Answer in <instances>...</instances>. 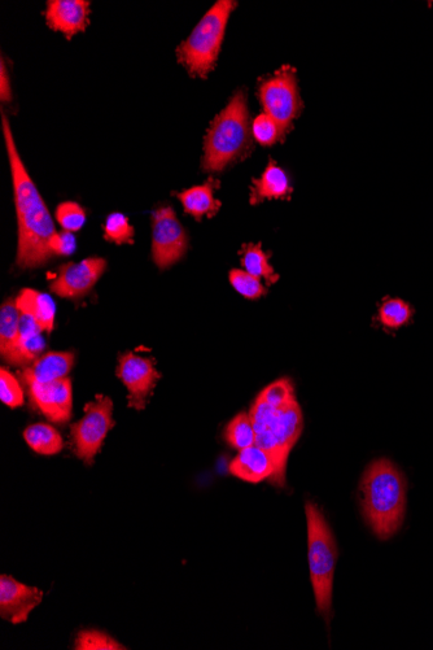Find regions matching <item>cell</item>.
<instances>
[{
  "label": "cell",
  "instance_id": "27",
  "mask_svg": "<svg viewBox=\"0 0 433 650\" xmlns=\"http://www.w3.org/2000/svg\"><path fill=\"white\" fill-rule=\"evenodd\" d=\"M74 649L77 650H124L121 645L111 636L98 630H85L78 634Z\"/></svg>",
  "mask_w": 433,
  "mask_h": 650
},
{
  "label": "cell",
  "instance_id": "25",
  "mask_svg": "<svg viewBox=\"0 0 433 650\" xmlns=\"http://www.w3.org/2000/svg\"><path fill=\"white\" fill-rule=\"evenodd\" d=\"M252 134L261 146H273L284 137V130L277 121L266 113L257 116L252 124Z\"/></svg>",
  "mask_w": 433,
  "mask_h": 650
},
{
  "label": "cell",
  "instance_id": "14",
  "mask_svg": "<svg viewBox=\"0 0 433 650\" xmlns=\"http://www.w3.org/2000/svg\"><path fill=\"white\" fill-rule=\"evenodd\" d=\"M90 2L86 0H51L47 3V24L68 38L83 32L89 25Z\"/></svg>",
  "mask_w": 433,
  "mask_h": 650
},
{
  "label": "cell",
  "instance_id": "8",
  "mask_svg": "<svg viewBox=\"0 0 433 650\" xmlns=\"http://www.w3.org/2000/svg\"><path fill=\"white\" fill-rule=\"evenodd\" d=\"M113 426L112 400L107 396H96L95 401L86 404L85 416L72 426L73 447L77 457L87 465L93 464L96 453L102 448Z\"/></svg>",
  "mask_w": 433,
  "mask_h": 650
},
{
  "label": "cell",
  "instance_id": "13",
  "mask_svg": "<svg viewBox=\"0 0 433 650\" xmlns=\"http://www.w3.org/2000/svg\"><path fill=\"white\" fill-rule=\"evenodd\" d=\"M43 592L17 582L10 575L0 577V617L13 625L28 621L29 614L41 604Z\"/></svg>",
  "mask_w": 433,
  "mask_h": 650
},
{
  "label": "cell",
  "instance_id": "30",
  "mask_svg": "<svg viewBox=\"0 0 433 650\" xmlns=\"http://www.w3.org/2000/svg\"><path fill=\"white\" fill-rule=\"evenodd\" d=\"M0 400L10 408H19L24 404L23 388L6 368L0 370Z\"/></svg>",
  "mask_w": 433,
  "mask_h": 650
},
{
  "label": "cell",
  "instance_id": "32",
  "mask_svg": "<svg viewBox=\"0 0 433 650\" xmlns=\"http://www.w3.org/2000/svg\"><path fill=\"white\" fill-rule=\"evenodd\" d=\"M0 97H2V102H10L12 94H11V85H10V78H8V74L6 71V65H4V61H2V68H0Z\"/></svg>",
  "mask_w": 433,
  "mask_h": 650
},
{
  "label": "cell",
  "instance_id": "1",
  "mask_svg": "<svg viewBox=\"0 0 433 650\" xmlns=\"http://www.w3.org/2000/svg\"><path fill=\"white\" fill-rule=\"evenodd\" d=\"M7 154L10 157L17 221H19V248L17 265L23 269L38 268L52 257L51 238L56 234L54 221L41 194L24 167L13 141L10 122L2 119Z\"/></svg>",
  "mask_w": 433,
  "mask_h": 650
},
{
  "label": "cell",
  "instance_id": "3",
  "mask_svg": "<svg viewBox=\"0 0 433 650\" xmlns=\"http://www.w3.org/2000/svg\"><path fill=\"white\" fill-rule=\"evenodd\" d=\"M249 417L256 431V446L268 452L274 461L275 471L269 481L274 486L283 487L288 457L303 433V410L296 399L275 407L257 396Z\"/></svg>",
  "mask_w": 433,
  "mask_h": 650
},
{
  "label": "cell",
  "instance_id": "16",
  "mask_svg": "<svg viewBox=\"0 0 433 650\" xmlns=\"http://www.w3.org/2000/svg\"><path fill=\"white\" fill-rule=\"evenodd\" d=\"M74 365V355L71 352H50L39 357L30 368L20 373L26 383H50L67 378Z\"/></svg>",
  "mask_w": 433,
  "mask_h": 650
},
{
  "label": "cell",
  "instance_id": "18",
  "mask_svg": "<svg viewBox=\"0 0 433 650\" xmlns=\"http://www.w3.org/2000/svg\"><path fill=\"white\" fill-rule=\"evenodd\" d=\"M218 187H220V181L211 178L204 185L182 191V193L177 194V198L182 203L187 215L201 221L204 216L212 218L220 211L221 202L214 198V190H217Z\"/></svg>",
  "mask_w": 433,
  "mask_h": 650
},
{
  "label": "cell",
  "instance_id": "12",
  "mask_svg": "<svg viewBox=\"0 0 433 650\" xmlns=\"http://www.w3.org/2000/svg\"><path fill=\"white\" fill-rule=\"evenodd\" d=\"M30 400L48 420L65 423L72 417L73 391L69 378L50 383H26Z\"/></svg>",
  "mask_w": 433,
  "mask_h": 650
},
{
  "label": "cell",
  "instance_id": "29",
  "mask_svg": "<svg viewBox=\"0 0 433 650\" xmlns=\"http://www.w3.org/2000/svg\"><path fill=\"white\" fill-rule=\"evenodd\" d=\"M56 218H58L61 228L69 233H76L85 225L86 213L80 204L67 202L60 204L56 209Z\"/></svg>",
  "mask_w": 433,
  "mask_h": 650
},
{
  "label": "cell",
  "instance_id": "6",
  "mask_svg": "<svg viewBox=\"0 0 433 650\" xmlns=\"http://www.w3.org/2000/svg\"><path fill=\"white\" fill-rule=\"evenodd\" d=\"M233 0H220L205 13L203 19L191 33V36L179 46L177 51L179 63L191 74L207 78L214 68L220 54L227 21L235 10Z\"/></svg>",
  "mask_w": 433,
  "mask_h": 650
},
{
  "label": "cell",
  "instance_id": "2",
  "mask_svg": "<svg viewBox=\"0 0 433 650\" xmlns=\"http://www.w3.org/2000/svg\"><path fill=\"white\" fill-rule=\"evenodd\" d=\"M362 512L380 540L396 534L404 522L406 481L391 461L382 458L369 465L361 481Z\"/></svg>",
  "mask_w": 433,
  "mask_h": 650
},
{
  "label": "cell",
  "instance_id": "15",
  "mask_svg": "<svg viewBox=\"0 0 433 650\" xmlns=\"http://www.w3.org/2000/svg\"><path fill=\"white\" fill-rule=\"evenodd\" d=\"M230 474L248 483H261L274 475L273 458L264 449L252 446L239 451L238 456L230 462Z\"/></svg>",
  "mask_w": 433,
  "mask_h": 650
},
{
  "label": "cell",
  "instance_id": "5",
  "mask_svg": "<svg viewBox=\"0 0 433 650\" xmlns=\"http://www.w3.org/2000/svg\"><path fill=\"white\" fill-rule=\"evenodd\" d=\"M305 514L308 522L310 579H312L318 612L326 618L327 622H330L338 547L321 509L308 501L305 504Z\"/></svg>",
  "mask_w": 433,
  "mask_h": 650
},
{
  "label": "cell",
  "instance_id": "17",
  "mask_svg": "<svg viewBox=\"0 0 433 650\" xmlns=\"http://www.w3.org/2000/svg\"><path fill=\"white\" fill-rule=\"evenodd\" d=\"M292 186L290 177L273 159L258 180H253L251 204L256 205L265 200L290 199Z\"/></svg>",
  "mask_w": 433,
  "mask_h": 650
},
{
  "label": "cell",
  "instance_id": "10",
  "mask_svg": "<svg viewBox=\"0 0 433 650\" xmlns=\"http://www.w3.org/2000/svg\"><path fill=\"white\" fill-rule=\"evenodd\" d=\"M117 377L128 388L129 407L143 410L147 407L148 399L155 390L161 374L157 372L155 361L129 352L120 357Z\"/></svg>",
  "mask_w": 433,
  "mask_h": 650
},
{
  "label": "cell",
  "instance_id": "7",
  "mask_svg": "<svg viewBox=\"0 0 433 650\" xmlns=\"http://www.w3.org/2000/svg\"><path fill=\"white\" fill-rule=\"evenodd\" d=\"M258 98L264 113L287 132L303 109L295 69L291 65H283L273 76L265 78L258 87Z\"/></svg>",
  "mask_w": 433,
  "mask_h": 650
},
{
  "label": "cell",
  "instance_id": "21",
  "mask_svg": "<svg viewBox=\"0 0 433 650\" xmlns=\"http://www.w3.org/2000/svg\"><path fill=\"white\" fill-rule=\"evenodd\" d=\"M26 444L39 455L54 456L63 451L64 442L55 427L36 423L24 431Z\"/></svg>",
  "mask_w": 433,
  "mask_h": 650
},
{
  "label": "cell",
  "instance_id": "11",
  "mask_svg": "<svg viewBox=\"0 0 433 650\" xmlns=\"http://www.w3.org/2000/svg\"><path fill=\"white\" fill-rule=\"evenodd\" d=\"M106 268L107 261L100 257L60 266L58 273L51 277V291L60 298L80 299L93 290Z\"/></svg>",
  "mask_w": 433,
  "mask_h": 650
},
{
  "label": "cell",
  "instance_id": "22",
  "mask_svg": "<svg viewBox=\"0 0 433 650\" xmlns=\"http://www.w3.org/2000/svg\"><path fill=\"white\" fill-rule=\"evenodd\" d=\"M242 265L247 273L256 278H264L269 285H274L279 281V276L275 273L273 266L270 265L268 253L262 251L260 243L244 244L242 251Z\"/></svg>",
  "mask_w": 433,
  "mask_h": 650
},
{
  "label": "cell",
  "instance_id": "20",
  "mask_svg": "<svg viewBox=\"0 0 433 650\" xmlns=\"http://www.w3.org/2000/svg\"><path fill=\"white\" fill-rule=\"evenodd\" d=\"M21 312L17 308L16 300H7L0 309V353L3 360L10 359L13 351L20 342Z\"/></svg>",
  "mask_w": 433,
  "mask_h": 650
},
{
  "label": "cell",
  "instance_id": "26",
  "mask_svg": "<svg viewBox=\"0 0 433 650\" xmlns=\"http://www.w3.org/2000/svg\"><path fill=\"white\" fill-rule=\"evenodd\" d=\"M104 238L116 244H133L134 228L130 225L129 218L121 213L108 216L104 224Z\"/></svg>",
  "mask_w": 433,
  "mask_h": 650
},
{
  "label": "cell",
  "instance_id": "9",
  "mask_svg": "<svg viewBox=\"0 0 433 650\" xmlns=\"http://www.w3.org/2000/svg\"><path fill=\"white\" fill-rule=\"evenodd\" d=\"M188 239L176 212L170 207L156 209L152 217V257L160 269H168L185 255Z\"/></svg>",
  "mask_w": 433,
  "mask_h": 650
},
{
  "label": "cell",
  "instance_id": "28",
  "mask_svg": "<svg viewBox=\"0 0 433 650\" xmlns=\"http://www.w3.org/2000/svg\"><path fill=\"white\" fill-rule=\"evenodd\" d=\"M230 283L234 289L243 295L244 298L255 300L266 295V289L262 286L261 279L253 277L246 270L234 269L230 272Z\"/></svg>",
  "mask_w": 433,
  "mask_h": 650
},
{
  "label": "cell",
  "instance_id": "24",
  "mask_svg": "<svg viewBox=\"0 0 433 650\" xmlns=\"http://www.w3.org/2000/svg\"><path fill=\"white\" fill-rule=\"evenodd\" d=\"M413 318V309L406 301L401 299H387L379 308V321L387 329L409 324Z\"/></svg>",
  "mask_w": 433,
  "mask_h": 650
},
{
  "label": "cell",
  "instance_id": "23",
  "mask_svg": "<svg viewBox=\"0 0 433 650\" xmlns=\"http://www.w3.org/2000/svg\"><path fill=\"white\" fill-rule=\"evenodd\" d=\"M226 442L236 451L255 446L256 431L249 413H239L233 418L225 431Z\"/></svg>",
  "mask_w": 433,
  "mask_h": 650
},
{
  "label": "cell",
  "instance_id": "31",
  "mask_svg": "<svg viewBox=\"0 0 433 650\" xmlns=\"http://www.w3.org/2000/svg\"><path fill=\"white\" fill-rule=\"evenodd\" d=\"M50 250L52 255L69 256L76 251V238L69 231L56 233L50 241Z\"/></svg>",
  "mask_w": 433,
  "mask_h": 650
},
{
  "label": "cell",
  "instance_id": "4",
  "mask_svg": "<svg viewBox=\"0 0 433 650\" xmlns=\"http://www.w3.org/2000/svg\"><path fill=\"white\" fill-rule=\"evenodd\" d=\"M251 148V129L246 93L236 91L226 108L214 119L204 142L203 168L221 172Z\"/></svg>",
  "mask_w": 433,
  "mask_h": 650
},
{
  "label": "cell",
  "instance_id": "19",
  "mask_svg": "<svg viewBox=\"0 0 433 650\" xmlns=\"http://www.w3.org/2000/svg\"><path fill=\"white\" fill-rule=\"evenodd\" d=\"M16 305L21 313L32 316L43 331L51 333L54 330L56 307L50 295L33 289H24L17 296Z\"/></svg>",
  "mask_w": 433,
  "mask_h": 650
}]
</instances>
